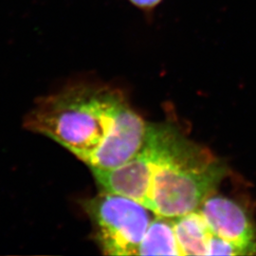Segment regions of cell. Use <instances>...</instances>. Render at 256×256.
Listing matches in <instances>:
<instances>
[{
    "label": "cell",
    "instance_id": "8",
    "mask_svg": "<svg viewBox=\"0 0 256 256\" xmlns=\"http://www.w3.org/2000/svg\"><path fill=\"white\" fill-rule=\"evenodd\" d=\"M208 256H245V252L234 243L212 234L208 245Z\"/></svg>",
    "mask_w": 256,
    "mask_h": 256
},
{
    "label": "cell",
    "instance_id": "6",
    "mask_svg": "<svg viewBox=\"0 0 256 256\" xmlns=\"http://www.w3.org/2000/svg\"><path fill=\"white\" fill-rule=\"evenodd\" d=\"M173 224L182 256H208L212 232L198 210L173 218Z\"/></svg>",
    "mask_w": 256,
    "mask_h": 256
},
{
    "label": "cell",
    "instance_id": "1",
    "mask_svg": "<svg viewBox=\"0 0 256 256\" xmlns=\"http://www.w3.org/2000/svg\"><path fill=\"white\" fill-rule=\"evenodd\" d=\"M142 148L151 164L146 206L156 216L176 218L198 210L227 176V166L210 150L173 126L148 124Z\"/></svg>",
    "mask_w": 256,
    "mask_h": 256
},
{
    "label": "cell",
    "instance_id": "9",
    "mask_svg": "<svg viewBox=\"0 0 256 256\" xmlns=\"http://www.w3.org/2000/svg\"><path fill=\"white\" fill-rule=\"evenodd\" d=\"M133 5L142 9H151L156 6L162 0H129Z\"/></svg>",
    "mask_w": 256,
    "mask_h": 256
},
{
    "label": "cell",
    "instance_id": "7",
    "mask_svg": "<svg viewBox=\"0 0 256 256\" xmlns=\"http://www.w3.org/2000/svg\"><path fill=\"white\" fill-rule=\"evenodd\" d=\"M138 256H182L173 218L155 216L140 244Z\"/></svg>",
    "mask_w": 256,
    "mask_h": 256
},
{
    "label": "cell",
    "instance_id": "4",
    "mask_svg": "<svg viewBox=\"0 0 256 256\" xmlns=\"http://www.w3.org/2000/svg\"><path fill=\"white\" fill-rule=\"evenodd\" d=\"M148 124L126 102L108 134L86 162L93 171H108L126 164L144 146Z\"/></svg>",
    "mask_w": 256,
    "mask_h": 256
},
{
    "label": "cell",
    "instance_id": "5",
    "mask_svg": "<svg viewBox=\"0 0 256 256\" xmlns=\"http://www.w3.org/2000/svg\"><path fill=\"white\" fill-rule=\"evenodd\" d=\"M198 210L214 234L242 248L245 256L256 254V225L239 203L214 192Z\"/></svg>",
    "mask_w": 256,
    "mask_h": 256
},
{
    "label": "cell",
    "instance_id": "2",
    "mask_svg": "<svg viewBox=\"0 0 256 256\" xmlns=\"http://www.w3.org/2000/svg\"><path fill=\"white\" fill-rule=\"evenodd\" d=\"M126 102L118 90L77 84L43 98L28 113L25 126L52 138L86 164Z\"/></svg>",
    "mask_w": 256,
    "mask_h": 256
},
{
    "label": "cell",
    "instance_id": "3",
    "mask_svg": "<svg viewBox=\"0 0 256 256\" xmlns=\"http://www.w3.org/2000/svg\"><path fill=\"white\" fill-rule=\"evenodd\" d=\"M84 206L104 254L138 256L155 214L152 210L137 200L106 191L84 202Z\"/></svg>",
    "mask_w": 256,
    "mask_h": 256
}]
</instances>
